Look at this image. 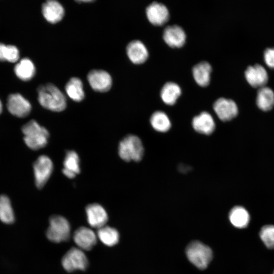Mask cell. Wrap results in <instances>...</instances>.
Listing matches in <instances>:
<instances>
[{
    "label": "cell",
    "mask_w": 274,
    "mask_h": 274,
    "mask_svg": "<svg viewBox=\"0 0 274 274\" xmlns=\"http://www.w3.org/2000/svg\"><path fill=\"white\" fill-rule=\"evenodd\" d=\"M38 93L39 103L44 108L54 112H60L65 109V96L53 84L47 83L40 86Z\"/></svg>",
    "instance_id": "obj_1"
},
{
    "label": "cell",
    "mask_w": 274,
    "mask_h": 274,
    "mask_svg": "<svg viewBox=\"0 0 274 274\" xmlns=\"http://www.w3.org/2000/svg\"><path fill=\"white\" fill-rule=\"evenodd\" d=\"M23 140L30 149L37 150L45 147L48 142L49 133L48 130L40 125L36 121L31 120L22 127Z\"/></svg>",
    "instance_id": "obj_2"
},
{
    "label": "cell",
    "mask_w": 274,
    "mask_h": 274,
    "mask_svg": "<svg viewBox=\"0 0 274 274\" xmlns=\"http://www.w3.org/2000/svg\"><path fill=\"white\" fill-rule=\"evenodd\" d=\"M144 149L142 142L137 136L127 135L119 143L118 154L125 161H139L144 155Z\"/></svg>",
    "instance_id": "obj_3"
},
{
    "label": "cell",
    "mask_w": 274,
    "mask_h": 274,
    "mask_svg": "<svg viewBox=\"0 0 274 274\" xmlns=\"http://www.w3.org/2000/svg\"><path fill=\"white\" fill-rule=\"evenodd\" d=\"M186 254L188 260L200 269L206 268L213 258L211 248L197 241L188 244L186 249Z\"/></svg>",
    "instance_id": "obj_4"
},
{
    "label": "cell",
    "mask_w": 274,
    "mask_h": 274,
    "mask_svg": "<svg viewBox=\"0 0 274 274\" xmlns=\"http://www.w3.org/2000/svg\"><path fill=\"white\" fill-rule=\"evenodd\" d=\"M71 226L64 217L53 215L49 219V225L46 232L49 240L53 243L67 241L70 236Z\"/></svg>",
    "instance_id": "obj_5"
},
{
    "label": "cell",
    "mask_w": 274,
    "mask_h": 274,
    "mask_svg": "<svg viewBox=\"0 0 274 274\" xmlns=\"http://www.w3.org/2000/svg\"><path fill=\"white\" fill-rule=\"evenodd\" d=\"M61 264L63 268L68 272L76 270H84L88 266V261L82 250L73 247L62 257Z\"/></svg>",
    "instance_id": "obj_6"
},
{
    "label": "cell",
    "mask_w": 274,
    "mask_h": 274,
    "mask_svg": "<svg viewBox=\"0 0 274 274\" xmlns=\"http://www.w3.org/2000/svg\"><path fill=\"white\" fill-rule=\"evenodd\" d=\"M35 184L39 189L42 188L49 179L53 169V164L47 156H40L33 165Z\"/></svg>",
    "instance_id": "obj_7"
},
{
    "label": "cell",
    "mask_w": 274,
    "mask_h": 274,
    "mask_svg": "<svg viewBox=\"0 0 274 274\" xmlns=\"http://www.w3.org/2000/svg\"><path fill=\"white\" fill-rule=\"evenodd\" d=\"M213 109L218 118L223 121L233 119L238 112L237 106L233 100L223 97H219L215 100Z\"/></svg>",
    "instance_id": "obj_8"
},
{
    "label": "cell",
    "mask_w": 274,
    "mask_h": 274,
    "mask_svg": "<svg viewBox=\"0 0 274 274\" xmlns=\"http://www.w3.org/2000/svg\"><path fill=\"white\" fill-rule=\"evenodd\" d=\"M7 106L11 114L19 118L28 116L31 109L30 102L19 93L10 94L7 98Z\"/></svg>",
    "instance_id": "obj_9"
},
{
    "label": "cell",
    "mask_w": 274,
    "mask_h": 274,
    "mask_svg": "<svg viewBox=\"0 0 274 274\" xmlns=\"http://www.w3.org/2000/svg\"><path fill=\"white\" fill-rule=\"evenodd\" d=\"M87 79L92 88L98 92H106L112 86V80L110 74L103 70H93L89 72Z\"/></svg>",
    "instance_id": "obj_10"
},
{
    "label": "cell",
    "mask_w": 274,
    "mask_h": 274,
    "mask_svg": "<svg viewBox=\"0 0 274 274\" xmlns=\"http://www.w3.org/2000/svg\"><path fill=\"white\" fill-rule=\"evenodd\" d=\"M85 212L87 220L91 227L99 229L106 225L108 216L101 205L96 203L89 204L86 207Z\"/></svg>",
    "instance_id": "obj_11"
},
{
    "label": "cell",
    "mask_w": 274,
    "mask_h": 274,
    "mask_svg": "<svg viewBox=\"0 0 274 274\" xmlns=\"http://www.w3.org/2000/svg\"><path fill=\"white\" fill-rule=\"evenodd\" d=\"M97 235L90 228L82 226L78 228L74 233L73 239L82 250H91L96 244Z\"/></svg>",
    "instance_id": "obj_12"
},
{
    "label": "cell",
    "mask_w": 274,
    "mask_h": 274,
    "mask_svg": "<svg viewBox=\"0 0 274 274\" xmlns=\"http://www.w3.org/2000/svg\"><path fill=\"white\" fill-rule=\"evenodd\" d=\"M146 16L149 21L155 25H160L165 23L169 18V11L163 4L153 2L146 9Z\"/></svg>",
    "instance_id": "obj_13"
},
{
    "label": "cell",
    "mask_w": 274,
    "mask_h": 274,
    "mask_svg": "<svg viewBox=\"0 0 274 274\" xmlns=\"http://www.w3.org/2000/svg\"><path fill=\"white\" fill-rule=\"evenodd\" d=\"M245 76L248 82L255 87L265 86L268 79L266 69L258 63L248 66L245 70Z\"/></svg>",
    "instance_id": "obj_14"
},
{
    "label": "cell",
    "mask_w": 274,
    "mask_h": 274,
    "mask_svg": "<svg viewBox=\"0 0 274 274\" xmlns=\"http://www.w3.org/2000/svg\"><path fill=\"white\" fill-rule=\"evenodd\" d=\"M163 39L165 43L172 47H180L185 43L186 35L183 28L177 25L166 26L163 31Z\"/></svg>",
    "instance_id": "obj_15"
},
{
    "label": "cell",
    "mask_w": 274,
    "mask_h": 274,
    "mask_svg": "<svg viewBox=\"0 0 274 274\" xmlns=\"http://www.w3.org/2000/svg\"><path fill=\"white\" fill-rule=\"evenodd\" d=\"M126 53L129 59L135 64L145 62L149 56L147 48L139 40H132L128 44L126 47Z\"/></svg>",
    "instance_id": "obj_16"
},
{
    "label": "cell",
    "mask_w": 274,
    "mask_h": 274,
    "mask_svg": "<svg viewBox=\"0 0 274 274\" xmlns=\"http://www.w3.org/2000/svg\"><path fill=\"white\" fill-rule=\"evenodd\" d=\"M192 124L196 131L206 135L212 134L216 126L212 116L206 111L195 116L192 119Z\"/></svg>",
    "instance_id": "obj_17"
},
{
    "label": "cell",
    "mask_w": 274,
    "mask_h": 274,
    "mask_svg": "<svg viewBox=\"0 0 274 274\" xmlns=\"http://www.w3.org/2000/svg\"><path fill=\"white\" fill-rule=\"evenodd\" d=\"M42 13L45 18L51 23L60 21L63 17L64 11L62 5L56 1H48L42 5Z\"/></svg>",
    "instance_id": "obj_18"
},
{
    "label": "cell",
    "mask_w": 274,
    "mask_h": 274,
    "mask_svg": "<svg viewBox=\"0 0 274 274\" xmlns=\"http://www.w3.org/2000/svg\"><path fill=\"white\" fill-rule=\"evenodd\" d=\"M63 174L69 179H73L80 172V159L73 150L66 152L63 160Z\"/></svg>",
    "instance_id": "obj_19"
},
{
    "label": "cell",
    "mask_w": 274,
    "mask_h": 274,
    "mask_svg": "<svg viewBox=\"0 0 274 274\" xmlns=\"http://www.w3.org/2000/svg\"><path fill=\"white\" fill-rule=\"evenodd\" d=\"M212 70L211 64L207 61H201L195 64L192 67V74L196 82L201 86L208 85Z\"/></svg>",
    "instance_id": "obj_20"
},
{
    "label": "cell",
    "mask_w": 274,
    "mask_h": 274,
    "mask_svg": "<svg viewBox=\"0 0 274 274\" xmlns=\"http://www.w3.org/2000/svg\"><path fill=\"white\" fill-rule=\"evenodd\" d=\"M256 104L263 111H268L274 106V91L267 86L260 87L257 93Z\"/></svg>",
    "instance_id": "obj_21"
},
{
    "label": "cell",
    "mask_w": 274,
    "mask_h": 274,
    "mask_svg": "<svg viewBox=\"0 0 274 274\" xmlns=\"http://www.w3.org/2000/svg\"><path fill=\"white\" fill-rule=\"evenodd\" d=\"M182 92L179 84L173 81L166 82L160 90V96L163 101L167 105L175 104Z\"/></svg>",
    "instance_id": "obj_22"
},
{
    "label": "cell",
    "mask_w": 274,
    "mask_h": 274,
    "mask_svg": "<svg viewBox=\"0 0 274 274\" xmlns=\"http://www.w3.org/2000/svg\"><path fill=\"white\" fill-rule=\"evenodd\" d=\"M229 219L235 227H246L249 223L250 217L248 211L243 207L235 206L229 212Z\"/></svg>",
    "instance_id": "obj_23"
},
{
    "label": "cell",
    "mask_w": 274,
    "mask_h": 274,
    "mask_svg": "<svg viewBox=\"0 0 274 274\" xmlns=\"http://www.w3.org/2000/svg\"><path fill=\"white\" fill-rule=\"evenodd\" d=\"M14 71L16 76L25 81L30 80L35 74V66L28 58L21 59L15 66Z\"/></svg>",
    "instance_id": "obj_24"
},
{
    "label": "cell",
    "mask_w": 274,
    "mask_h": 274,
    "mask_svg": "<svg viewBox=\"0 0 274 274\" xmlns=\"http://www.w3.org/2000/svg\"><path fill=\"white\" fill-rule=\"evenodd\" d=\"M68 96L75 101H80L84 97V92L81 80L76 77L70 79L65 87Z\"/></svg>",
    "instance_id": "obj_25"
},
{
    "label": "cell",
    "mask_w": 274,
    "mask_h": 274,
    "mask_svg": "<svg viewBox=\"0 0 274 274\" xmlns=\"http://www.w3.org/2000/svg\"><path fill=\"white\" fill-rule=\"evenodd\" d=\"M97 237L105 245L112 247L118 243L119 234L114 228L104 226L97 230Z\"/></svg>",
    "instance_id": "obj_26"
},
{
    "label": "cell",
    "mask_w": 274,
    "mask_h": 274,
    "mask_svg": "<svg viewBox=\"0 0 274 274\" xmlns=\"http://www.w3.org/2000/svg\"><path fill=\"white\" fill-rule=\"evenodd\" d=\"M150 123L155 130L161 132L168 131L171 127V122L168 116L161 111H155L152 114Z\"/></svg>",
    "instance_id": "obj_27"
},
{
    "label": "cell",
    "mask_w": 274,
    "mask_h": 274,
    "mask_svg": "<svg viewBox=\"0 0 274 274\" xmlns=\"http://www.w3.org/2000/svg\"><path fill=\"white\" fill-rule=\"evenodd\" d=\"M0 220L6 224H11L15 220L10 200L6 195H0Z\"/></svg>",
    "instance_id": "obj_28"
},
{
    "label": "cell",
    "mask_w": 274,
    "mask_h": 274,
    "mask_svg": "<svg viewBox=\"0 0 274 274\" xmlns=\"http://www.w3.org/2000/svg\"><path fill=\"white\" fill-rule=\"evenodd\" d=\"M19 57V53L16 47L0 43V61L16 62Z\"/></svg>",
    "instance_id": "obj_29"
},
{
    "label": "cell",
    "mask_w": 274,
    "mask_h": 274,
    "mask_svg": "<svg viewBox=\"0 0 274 274\" xmlns=\"http://www.w3.org/2000/svg\"><path fill=\"white\" fill-rule=\"evenodd\" d=\"M260 237L264 245L269 249H274V226L265 225L262 227Z\"/></svg>",
    "instance_id": "obj_30"
},
{
    "label": "cell",
    "mask_w": 274,
    "mask_h": 274,
    "mask_svg": "<svg viewBox=\"0 0 274 274\" xmlns=\"http://www.w3.org/2000/svg\"><path fill=\"white\" fill-rule=\"evenodd\" d=\"M264 59L269 67L274 68V48H267L264 50Z\"/></svg>",
    "instance_id": "obj_31"
},
{
    "label": "cell",
    "mask_w": 274,
    "mask_h": 274,
    "mask_svg": "<svg viewBox=\"0 0 274 274\" xmlns=\"http://www.w3.org/2000/svg\"><path fill=\"white\" fill-rule=\"evenodd\" d=\"M2 111H3V105H2L1 101L0 100V114L2 113Z\"/></svg>",
    "instance_id": "obj_32"
},
{
    "label": "cell",
    "mask_w": 274,
    "mask_h": 274,
    "mask_svg": "<svg viewBox=\"0 0 274 274\" xmlns=\"http://www.w3.org/2000/svg\"><path fill=\"white\" fill-rule=\"evenodd\" d=\"M78 2H92V1H88V0H87V1H83H83H78Z\"/></svg>",
    "instance_id": "obj_33"
},
{
    "label": "cell",
    "mask_w": 274,
    "mask_h": 274,
    "mask_svg": "<svg viewBox=\"0 0 274 274\" xmlns=\"http://www.w3.org/2000/svg\"><path fill=\"white\" fill-rule=\"evenodd\" d=\"M273 274H274V272H273Z\"/></svg>",
    "instance_id": "obj_34"
}]
</instances>
